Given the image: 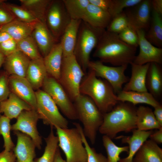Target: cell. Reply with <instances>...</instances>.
Returning <instances> with one entry per match:
<instances>
[{
    "label": "cell",
    "mask_w": 162,
    "mask_h": 162,
    "mask_svg": "<svg viewBox=\"0 0 162 162\" xmlns=\"http://www.w3.org/2000/svg\"><path fill=\"white\" fill-rule=\"evenodd\" d=\"M16 158L13 151L4 150L0 152V162H16Z\"/></svg>",
    "instance_id": "bcb514c9"
},
{
    "label": "cell",
    "mask_w": 162,
    "mask_h": 162,
    "mask_svg": "<svg viewBox=\"0 0 162 162\" xmlns=\"http://www.w3.org/2000/svg\"><path fill=\"white\" fill-rule=\"evenodd\" d=\"M152 8L151 1L149 0H142L137 4L128 8L124 12L129 26L136 31L148 29L150 26Z\"/></svg>",
    "instance_id": "5bb4252c"
},
{
    "label": "cell",
    "mask_w": 162,
    "mask_h": 162,
    "mask_svg": "<svg viewBox=\"0 0 162 162\" xmlns=\"http://www.w3.org/2000/svg\"><path fill=\"white\" fill-rule=\"evenodd\" d=\"M146 86L147 91L156 99L160 98L162 94V70L160 65L150 63L147 73Z\"/></svg>",
    "instance_id": "d4e9b609"
},
{
    "label": "cell",
    "mask_w": 162,
    "mask_h": 162,
    "mask_svg": "<svg viewBox=\"0 0 162 162\" xmlns=\"http://www.w3.org/2000/svg\"><path fill=\"white\" fill-rule=\"evenodd\" d=\"M133 162H162V149L152 140H147L135 154Z\"/></svg>",
    "instance_id": "cb8c5ba5"
},
{
    "label": "cell",
    "mask_w": 162,
    "mask_h": 162,
    "mask_svg": "<svg viewBox=\"0 0 162 162\" xmlns=\"http://www.w3.org/2000/svg\"><path fill=\"white\" fill-rule=\"evenodd\" d=\"M151 4L152 10L162 15V0H152L151 1Z\"/></svg>",
    "instance_id": "f907efd6"
},
{
    "label": "cell",
    "mask_w": 162,
    "mask_h": 162,
    "mask_svg": "<svg viewBox=\"0 0 162 162\" xmlns=\"http://www.w3.org/2000/svg\"><path fill=\"white\" fill-rule=\"evenodd\" d=\"M37 100L36 111L39 119L50 127L68 128V122L61 113L50 97L43 90L35 92Z\"/></svg>",
    "instance_id": "ba28073f"
},
{
    "label": "cell",
    "mask_w": 162,
    "mask_h": 162,
    "mask_svg": "<svg viewBox=\"0 0 162 162\" xmlns=\"http://www.w3.org/2000/svg\"><path fill=\"white\" fill-rule=\"evenodd\" d=\"M116 95L118 102H127L135 106L138 104H144L154 108L161 104L148 92L126 91L122 90Z\"/></svg>",
    "instance_id": "f1b7e54d"
},
{
    "label": "cell",
    "mask_w": 162,
    "mask_h": 162,
    "mask_svg": "<svg viewBox=\"0 0 162 162\" xmlns=\"http://www.w3.org/2000/svg\"><path fill=\"white\" fill-rule=\"evenodd\" d=\"M1 30H2L1 26H0V31H1Z\"/></svg>",
    "instance_id": "6f0895ef"
},
{
    "label": "cell",
    "mask_w": 162,
    "mask_h": 162,
    "mask_svg": "<svg viewBox=\"0 0 162 162\" xmlns=\"http://www.w3.org/2000/svg\"><path fill=\"white\" fill-rule=\"evenodd\" d=\"M81 20H71L61 37L60 42L63 51V56L74 54Z\"/></svg>",
    "instance_id": "4316f807"
},
{
    "label": "cell",
    "mask_w": 162,
    "mask_h": 162,
    "mask_svg": "<svg viewBox=\"0 0 162 162\" xmlns=\"http://www.w3.org/2000/svg\"><path fill=\"white\" fill-rule=\"evenodd\" d=\"M18 50L17 42L13 39H9L0 44V51L5 57Z\"/></svg>",
    "instance_id": "ee69618b"
},
{
    "label": "cell",
    "mask_w": 162,
    "mask_h": 162,
    "mask_svg": "<svg viewBox=\"0 0 162 162\" xmlns=\"http://www.w3.org/2000/svg\"><path fill=\"white\" fill-rule=\"evenodd\" d=\"M128 65L110 66L99 60L90 61L88 69L93 71L96 76L107 81L112 87L116 94L122 90L123 85L129 78L125 74Z\"/></svg>",
    "instance_id": "30bf717a"
},
{
    "label": "cell",
    "mask_w": 162,
    "mask_h": 162,
    "mask_svg": "<svg viewBox=\"0 0 162 162\" xmlns=\"http://www.w3.org/2000/svg\"><path fill=\"white\" fill-rule=\"evenodd\" d=\"M56 129L58 146L63 151L67 162H87V154L79 128Z\"/></svg>",
    "instance_id": "5b68a950"
},
{
    "label": "cell",
    "mask_w": 162,
    "mask_h": 162,
    "mask_svg": "<svg viewBox=\"0 0 162 162\" xmlns=\"http://www.w3.org/2000/svg\"><path fill=\"white\" fill-rule=\"evenodd\" d=\"M52 0H20L21 6L31 13L39 21L45 22L46 13Z\"/></svg>",
    "instance_id": "1f68e13d"
},
{
    "label": "cell",
    "mask_w": 162,
    "mask_h": 162,
    "mask_svg": "<svg viewBox=\"0 0 162 162\" xmlns=\"http://www.w3.org/2000/svg\"><path fill=\"white\" fill-rule=\"evenodd\" d=\"M17 45L18 50L23 52L30 60H38L43 58L31 35L17 42Z\"/></svg>",
    "instance_id": "e575fe53"
},
{
    "label": "cell",
    "mask_w": 162,
    "mask_h": 162,
    "mask_svg": "<svg viewBox=\"0 0 162 162\" xmlns=\"http://www.w3.org/2000/svg\"><path fill=\"white\" fill-rule=\"evenodd\" d=\"M122 41L129 45L137 47L138 38L136 31L129 26L118 34Z\"/></svg>",
    "instance_id": "b9f144b4"
},
{
    "label": "cell",
    "mask_w": 162,
    "mask_h": 162,
    "mask_svg": "<svg viewBox=\"0 0 162 162\" xmlns=\"http://www.w3.org/2000/svg\"><path fill=\"white\" fill-rule=\"evenodd\" d=\"M77 126L80 132L82 141L87 151V162H107L106 157L102 153L97 152L94 148L90 146L80 125L78 124Z\"/></svg>",
    "instance_id": "60d3db41"
},
{
    "label": "cell",
    "mask_w": 162,
    "mask_h": 162,
    "mask_svg": "<svg viewBox=\"0 0 162 162\" xmlns=\"http://www.w3.org/2000/svg\"><path fill=\"white\" fill-rule=\"evenodd\" d=\"M85 74L74 54L63 56L59 82L73 102L80 94V84Z\"/></svg>",
    "instance_id": "52a82bcc"
},
{
    "label": "cell",
    "mask_w": 162,
    "mask_h": 162,
    "mask_svg": "<svg viewBox=\"0 0 162 162\" xmlns=\"http://www.w3.org/2000/svg\"><path fill=\"white\" fill-rule=\"evenodd\" d=\"M154 108L153 112L155 118L159 124L162 127V106L160 104Z\"/></svg>",
    "instance_id": "681fc988"
},
{
    "label": "cell",
    "mask_w": 162,
    "mask_h": 162,
    "mask_svg": "<svg viewBox=\"0 0 162 162\" xmlns=\"http://www.w3.org/2000/svg\"><path fill=\"white\" fill-rule=\"evenodd\" d=\"M71 20H81L89 4V0H62Z\"/></svg>",
    "instance_id": "836d02e7"
},
{
    "label": "cell",
    "mask_w": 162,
    "mask_h": 162,
    "mask_svg": "<svg viewBox=\"0 0 162 162\" xmlns=\"http://www.w3.org/2000/svg\"><path fill=\"white\" fill-rule=\"evenodd\" d=\"M17 137V142L13 151L16 162H34L36 156V146L28 135L19 131H14Z\"/></svg>",
    "instance_id": "2e32d148"
},
{
    "label": "cell",
    "mask_w": 162,
    "mask_h": 162,
    "mask_svg": "<svg viewBox=\"0 0 162 162\" xmlns=\"http://www.w3.org/2000/svg\"><path fill=\"white\" fill-rule=\"evenodd\" d=\"M11 39L13 38L8 33L4 31H0V44Z\"/></svg>",
    "instance_id": "816d5d0a"
},
{
    "label": "cell",
    "mask_w": 162,
    "mask_h": 162,
    "mask_svg": "<svg viewBox=\"0 0 162 162\" xmlns=\"http://www.w3.org/2000/svg\"><path fill=\"white\" fill-rule=\"evenodd\" d=\"M89 3L108 12L110 0H89Z\"/></svg>",
    "instance_id": "7dc6e473"
},
{
    "label": "cell",
    "mask_w": 162,
    "mask_h": 162,
    "mask_svg": "<svg viewBox=\"0 0 162 162\" xmlns=\"http://www.w3.org/2000/svg\"><path fill=\"white\" fill-rule=\"evenodd\" d=\"M142 0H111L108 13L112 18L122 12L125 8L133 7Z\"/></svg>",
    "instance_id": "ab89813d"
},
{
    "label": "cell",
    "mask_w": 162,
    "mask_h": 162,
    "mask_svg": "<svg viewBox=\"0 0 162 162\" xmlns=\"http://www.w3.org/2000/svg\"><path fill=\"white\" fill-rule=\"evenodd\" d=\"M4 1L3 0H0V5L2 4Z\"/></svg>",
    "instance_id": "11a10c76"
},
{
    "label": "cell",
    "mask_w": 162,
    "mask_h": 162,
    "mask_svg": "<svg viewBox=\"0 0 162 162\" xmlns=\"http://www.w3.org/2000/svg\"><path fill=\"white\" fill-rule=\"evenodd\" d=\"M103 146L106 150L107 162H119L121 159L119 155L123 152H128V146L120 147L117 146L112 139L106 135L102 138Z\"/></svg>",
    "instance_id": "d590c367"
},
{
    "label": "cell",
    "mask_w": 162,
    "mask_h": 162,
    "mask_svg": "<svg viewBox=\"0 0 162 162\" xmlns=\"http://www.w3.org/2000/svg\"><path fill=\"white\" fill-rule=\"evenodd\" d=\"M136 114V129L148 131L162 128L156 120L152 110L149 107L140 106L137 108Z\"/></svg>",
    "instance_id": "f546056e"
},
{
    "label": "cell",
    "mask_w": 162,
    "mask_h": 162,
    "mask_svg": "<svg viewBox=\"0 0 162 162\" xmlns=\"http://www.w3.org/2000/svg\"><path fill=\"white\" fill-rule=\"evenodd\" d=\"M30 59L18 50L6 56L4 63L6 73L10 75L25 77Z\"/></svg>",
    "instance_id": "ac0fdd59"
},
{
    "label": "cell",
    "mask_w": 162,
    "mask_h": 162,
    "mask_svg": "<svg viewBox=\"0 0 162 162\" xmlns=\"http://www.w3.org/2000/svg\"><path fill=\"white\" fill-rule=\"evenodd\" d=\"M138 38L140 51L136 56L133 63L140 65L147 63H155L162 64V49L152 44L146 38L145 31H136Z\"/></svg>",
    "instance_id": "4fadbf2b"
},
{
    "label": "cell",
    "mask_w": 162,
    "mask_h": 162,
    "mask_svg": "<svg viewBox=\"0 0 162 162\" xmlns=\"http://www.w3.org/2000/svg\"><path fill=\"white\" fill-rule=\"evenodd\" d=\"M10 120L4 115L0 117V135L3 139L4 150L7 151H13L15 146L10 135Z\"/></svg>",
    "instance_id": "8d00e7d4"
},
{
    "label": "cell",
    "mask_w": 162,
    "mask_h": 162,
    "mask_svg": "<svg viewBox=\"0 0 162 162\" xmlns=\"http://www.w3.org/2000/svg\"><path fill=\"white\" fill-rule=\"evenodd\" d=\"M8 82L11 92L36 110L35 91L25 77L10 75L8 76Z\"/></svg>",
    "instance_id": "9a60e30c"
},
{
    "label": "cell",
    "mask_w": 162,
    "mask_h": 162,
    "mask_svg": "<svg viewBox=\"0 0 162 162\" xmlns=\"http://www.w3.org/2000/svg\"><path fill=\"white\" fill-rule=\"evenodd\" d=\"M1 111H0V117H1V116H2L1 115Z\"/></svg>",
    "instance_id": "9f6ffc18"
},
{
    "label": "cell",
    "mask_w": 162,
    "mask_h": 162,
    "mask_svg": "<svg viewBox=\"0 0 162 162\" xmlns=\"http://www.w3.org/2000/svg\"><path fill=\"white\" fill-rule=\"evenodd\" d=\"M149 138L158 144L162 143V128L156 129L154 132L153 131L150 135Z\"/></svg>",
    "instance_id": "c3c4849f"
},
{
    "label": "cell",
    "mask_w": 162,
    "mask_h": 162,
    "mask_svg": "<svg viewBox=\"0 0 162 162\" xmlns=\"http://www.w3.org/2000/svg\"><path fill=\"white\" fill-rule=\"evenodd\" d=\"M94 28L82 21L80 26L74 54L85 74L90 61V55L96 47L104 30Z\"/></svg>",
    "instance_id": "8992f818"
},
{
    "label": "cell",
    "mask_w": 162,
    "mask_h": 162,
    "mask_svg": "<svg viewBox=\"0 0 162 162\" xmlns=\"http://www.w3.org/2000/svg\"><path fill=\"white\" fill-rule=\"evenodd\" d=\"M15 19L12 14L4 6L0 7V26L7 24Z\"/></svg>",
    "instance_id": "f6af8a7d"
},
{
    "label": "cell",
    "mask_w": 162,
    "mask_h": 162,
    "mask_svg": "<svg viewBox=\"0 0 162 162\" xmlns=\"http://www.w3.org/2000/svg\"><path fill=\"white\" fill-rule=\"evenodd\" d=\"M63 56L60 43L56 44L49 52L43 57L44 65L48 74L58 80Z\"/></svg>",
    "instance_id": "603a6c76"
},
{
    "label": "cell",
    "mask_w": 162,
    "mask_h": 162,
    "mask_svg": "<svg viewBox=\"0 0 162 162\" xmlns=\"http://www.w3.org/2000/svg\"><path fill=\"white\" fill-rule=\"evenodd\" d=\"M152 20L149 29L145 35L146 39L157 47L162 46V15L152 10Z\"/></svg>",
    "instance_id": "4dcf8cb0"
},
{
    "label": "cell",
    "mask_w": 162,
    "mask_h": 162,
    "mask_svg": "<svg viewBox=\"0 0 162 162\" xmlns=\"http://www.w3.org/2000/svg\"><path fill=\"white\" fill-rule=\"evenodd\" d=\"M53 127H51L50 133L45 139L46 146L42 155L35 158L34 162H53L55 155L58 147V139L54 134Z\"/></svg>",
    "instance_id": "d6a6232c"
},
{
    "label": "cell",
    "mask_w": 162,
    "mask_h": 162,
    "mask_svg": "<svg viewBox=\"0 0 162 162\" xmlns=\"http://www.w3.org/2000/svg\"><path fill=\"white\" fill-rule=\"evenodd\" d=\"M37 22H28L15 19L9 23L1 26V31L8 33L17 42L31 35Z\"/></svg>",
    "instance_id": "83f0119b"
},
{
    "label": "cell",
    "mask_w": 162,
    "mask_h": 162,
    "mask_svg": "<svg viewBox=\"0 0 162 162\" xmlns=\"http://www.w3.org/2000/svg\"><path fill=\"white\" fill-rule=\"evenodd\" d=\"M80 91V94L90 98L103 114L111 111L119 102L110 84L90 69L82 80Z\"/></svg>",
    "instance_id": "3957f363"
},
{
    "label": "cell",
    "mask_w": 162,
    "mask_h": 162,
    "mask_svg": "<svg viewBox=\"0 0 162 162\" xmlns=\"http://www.w3.org/2000/svg\"><path fill=\"white\" fill-rule=\"evenodd\" d=\"M31 35L44 57L49 52L57 40L49 30L45 22H37Z\"/></svg>",
    "instance_id": "e0dca14e"
},
{
    "label": "cell",
    "mask_w": 162,
    "mask_h": 162,
    "mask_svg": "<svg viewBox=\"0 0 162 162\" xmlns=\"http://www.w3.org/2000/svg\"><path fill=\"white\" fill-rule=\"evenodd\" d=\"M16 119V122L11 125V130L28 135L33 141L36 147L41 149L42 140L37 128L39 118L36 110L32 109L23 111Z\"/></svg>",
    "instance_id": "7c38bea8"
},
{
    "label": "cell",
    "mask_w": 162,
    "mask_h": 162,
    "mask_svg": "<svg viewBox=\"0 0 162 162\" xmlns=\"http://www.w3.org/2000/svg\"><path fill=\"white\" fill-rule=\"evenodd\" d=\"M5 57L0 51V68L2 64L4 63Z\"/></svg>",
    "instance_id": "db71d44e"
},
{
    "label": "cell",
    "mask_w": 162,
    "mask_h": 162,
    "mask_svg": "<svg viewBox=\"0 0 162 162\" xmlns=\"http://www.w3.org/2000/svg\"><path fill=\"white\" fill-rule=\"evenodd\" d=\"M71 20L63 1L52 0L47 10L45 21L57 40L61 38Z\"/></svg>",
    "instance_id": "8fae6325"
},
{
    "label": "cell",
    "mask_w": 162,
    "mask_h": 162,
    "mask_svg": "<svg viewBox=\"0 0 162 162\" xmlns=\"http://www.w3.org/2000/svg\"><path fill=\"white\" fill-rule=\"evenodd\" d=\"M112 19L108 12L89 3L82 21L94 28L105 30Z\"/></svg>",
    "instance_id": "d6986e66"
},
{
    "label": "cell",
    "mask_w": 162,
    "mask_h": 162,
    "mask_svg": "<svg viewBox=\"0 0 162 162\" xmlns=\"http://www.w3.org/2000/svg\"><path fill=\"white\" fill-rule=\"evenodd\" d=\"M53 162H67L62 157L59 147L57 150Z\"/></svg>",
    "instance_id": "f5cc1de1"
},
{
    "label": "cell",
    "mask_w": 162,
    "mask_h": 162,
    "mask_svg": "<svg viewBox=\"0 0 162 162\" xmlns=\"http://www.w3.org/2000/svg\"><path fill=\"white\" fill-rule=\"evenodd\" d=\"M8 77L6 72L0 75V102L7 99L11 92L8 84Z\"/></svg>",
    "instance_id": "7bdbcfd3"
},
{
    "label": "cell",
    "mask_w": 162,
    "mask_h": 162,
    "mask_svg": "<svg viewBox=\"0 0 162 162\" xmlns=\"http://www.w3.org/2000/svg\"><path fill=\"white\" fill-rule=\"evenodd\" d=\"M48 75L43 58L38 60H30L25 78L34 90H38L42 87Z\"/></svg>",
    "instance_id": "484cf974"
},
{
    "label": "cell",
    "mask_w": 162,
    "mask_h": 162,
    "mask_svg": "<svg viewBox=\"0 0 162 162\" xmlns=\"http://www.w3.org/2000/svg\"><path fill=\"white\" fill-rule=\"evenodd\" d=\"M150 63L142 65L133 62L131 66V76L122 90L126 91L148 92L146 86L147 73Z\"/></svg>",
    "instance_id": "ffe728a7"
},
{
    "label": "cell",
    "mask_w": 162,
    "mask_h": 162,
    "mask_svg": "<svg viewBox=\"0 0 162 162\" xmlns=\"http://www.w3.org/2000/svg\"><path fill=\"white\" fill-rule=\"evenodd\" d=\"M137 108L130 103L119 102L111 111L103 114L98 131L112 139L119 132L128 133L136 129Z\"/></svg>",
    "instance_id": "7a4b0ae2"
},
{
    "label": "cell",
    "mask_w": 162,
    "mask_h": 162,
    "mask_svg": "<svg viewBox=\"0 0 162 162\" xmlns=\"http://www.w3.org/2000/svg\"><path fill=\"white\" fill-rule=\"evenodd\" d=\"M73 103L78 119L82 124L84 134L93 145L103 122V114L93 100L86 95L80 94Z\"/></svg>",
    "instance_id": "277c9868"
},
{
    "label": "cell",
    "mask_w": 162,
    "mask_h": 162,
    "mask_svg": "<svg viewBox=\"0 0 162 162\" xmlns=\"http://www.w3.org/2000/svg\"><path fill=\"white\" fill-rule=\"evenodd\" d=\"M153 131V130H140L136 129L132 131L131 136H121L122 142L128 144L129 150L128 156L121 158L119 162H133L134 158L136 152Z\"/></svg>",
    "instance_id": "44dd1931"
},
{
    "label": "cell",
    "mask_w": 162,
    "mask_h": 162,
    "mask_svg": "<svg viewBox=\"0 0 162 162\" xmlns=\"http://www.w3.org/2000/svg\"><path fill=\"white\" fill-rule=\"evenodd\" d=\"M4 6L12 14L15 19L28 22L39 21L29 11L21 6L8 3L4 4Z\"/></svg>",
    "instance_id": "74e56055"
},
{
    "label": "cell",
    "mask_w": 162,
    "mask_h": 162,
    "mask_svg": "<svg viewBox=\"0 0 162 162\" xmlns=\"http://www.w3.org/2000/svg\"><path fill=\"white\" fill-rule=\"evenodd\" d=\"M32 109H34L11 92L7 99L0 102V109L1 113H3L4 116L10 120L14 118H16L23 111Z\"/></svg>",
    "instance_id": "7402d4cb"
},
{
    "label": "cell",
    "mask_w": 162,
    "mask_h": 162,
    "mask_svg": "<svg viewBox=\"0 0 162 162\" xmlns=\"http://www.w3.org/2000/svg\"><path fill=\"white\" fill-rule=\"evenodd\" d=\"M136 48L122 41L118 34L105 30L99 38L93 56L103 63L114 66L128 65L133 62Z\"/></svg>",
    "instance_id": "6da1fadb"
},
{
    "label": "cell",
    "mask_w": 162,
    "mask_h": 162,
    "mask_svg": "<svg viewBox=\"0 0 162 162\" xmlns=\"http://www.w3.org/2000/svg\"><path fill=\"white\" fill-rule=\"evenodd\" d=\"M42 87L66 117L71 120L78 119L73 102L58 80L48 75Z\"/></svg>",
    "instance_id": "9c48e42d"
},
{
    "label": "cell",
    "mask_w": 162,
    "mask_h": 162,
    "mask_svg": "<svg viewBox=\"0 0 162 162\" xmlns=\"http://www.w3.org/2000/svg\"><path fill=\"white\" fill-rule=\"evenodd\" d=\"M129 26L127 17L123 11L112 18L106 30L118 34Z\"/></svg>",
    "instance_id": "f35d334b"
}]
</instances>
